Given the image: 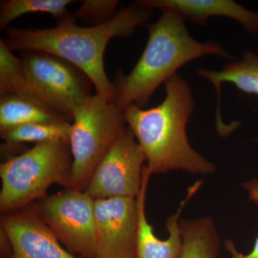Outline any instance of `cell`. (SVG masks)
Wrapping results in <instances>:
<instances>
[{
	"label": "cell",
	"mask_w": 258,
	"mask_h": 258,
	"mask_svg": "<svg viewBox=\"0 0 258 258\" xmlns=\"http://www.w3.org/2000/svg\"><path fill=\"white\" fill-rule=\"evenodd\" d=\"M161 12L157 21L148 27L147 45L138 62L128 75L118 71L113 82L114 103L123 111L131 106H148L157 88L191 61L207 55L235 59L220 42L197 41L177 12Z\"/></svg>",
	"instance_id": "obj_3"
},
{
	"label": "cell",
	"mask_w": 258,
	"mask_h": 258,
	"mask_svg": "<svg viewBox=\"0 0 258 258\" xmlns=\"http://www.w3.org/2000/svg\"><path fill=\"white\" fill-rule=\"evenodd\" d=\"M74 3L71 0H2L0 29L5 30L10 23L29 13H47L60 22L72 15L68 8Z\"/></svg>",
	"instance_id": "obj_18"
},
{
	"label": "cell",
	"mask_w": 258,
	"mask_h": 258,
	"mask_svg": "<svg viewBox=\"0 0 258 258\" xmlns=\"http://www.w3.org/2000/svg\"><path fill=\"white\" fill-rule=\"evenodd\" d=\"M182 248L178 258H217L220 237L212 218L180 220Z\"/></svg>",
	"instance_id": "obj_15"
},
{
	"label": "cell",
	"mask_w": 258,
	"mask_h": 258,
	"mask_svg": "<svg viewBox=\"0 0 258 258\" xmlns=\"http://www.w3.org/2000/svg\"><path fill=\"white\" fill-rule=\"evenodd\" d=\"M152 173L144 166L142 189L137 196L138 205V237L137 258H178L182 248V237L180 231V215L186 204L203 184L199 180L188 189L187 195L180 204L179 209L166 222L169 237L166 240L158 238L154 227L149 224L146 215V198L149 179Z\"/></svg>",
	"instance_id": "obj_11"
},
{
	"label": "cell",
	"mask_w": 258,
	"mask_h": 258,
	"mask_svg": "<svg viewBox=\"0 0 258 258\" xmlns=\"http://www.w3.org/2000/svg\"><path fill=\"white\" fill-rule=\"evenodd\" d=\"M73 157L69 142L35 144L0 165V211H17L47 196L52 184L71 189Z\"/></svg>",
	"instance_id": "obj_4"
},
{
	"label": "cell",
	"mask_w": 258,
	"mask_h": 258,
	"mask_svg": "<svg viewBox=\"0 0 258 258\" xmlns=\"http://www.w3.org/2000/svg\"><path fill=\"white\" fill-rule=\"evenodd\" d=\"M16 96L31 101L47 111L62 115L48 98L37 87L25 71L21 59L0 38V96Z\"/></svg>",
	"instance_id": "obj_13"
},
{
	"label": "cell",
	"mask_w": 258,
	"mask_h": 258,
	"mask_svg": "<svg viewBox=\"0 0 258 258\" xmlns=\"http://www.w3.org/2000/svg\"><path fill=\"white\" fill-rule=\"evenodd\" d=\"M153 10L137 2L120 8L110 21L96 26H79L74 16L58 22L54 28L4 30L5 44L12 51L46 52L69 61L85 73L96 93L114 103V85L105 70L104 55L112 39L128 37L152 18Z\"/></svg>",
	"instance_id": "obj_1"
},
{
	"label": "cell",
	"mask_w": 258,
	"mask_h": 258,
	"mask_svg": "<svg viewBox=\"0 0 258 258\" xmlns=\"http://www.w3.org/2000/svg\"><path fill=\"white\" fill-rule=\"evenodd\" d=\"M242 186L248 192L249 198L258 206V180L253 179L246 181ZM226 250L230 254V258H258V237L254 242L253 249L247 254L239 252L236 248L235 242L232 240H227L225 242Z\"/></svg>",
	"instance_id": "obj_20"
},
{
	"label": "cell",
	"mask_w": 258,
	"mask_h": 258,
	"mask_svg": "<svg viewBox=\"0 0 258 258\" xmlns=\"http://www.w3.org/2000/svg\"><path fill=\"white\" fill-rule=\"evenodd\" d=\"M1 228L9 239L12 252L3 258H83L64 249L37 215L35 203L3 214Z\"/></svg>",
	"instance_id": "obj_10"
},
{
	"label": "cell",
	"mask_w": 258,
	"mask_h": 258,
	"mask_svg": "<svg viewBox=\"0 0 258 258\" xmlns=\"http://www.w3.org/2000/svg\"><path fill=\"white\" fill-rule=\"evenodd\" d=\"M197 74L215 86L218 97L217 113L222 83H232L242 92L258 96V56L250 51L243 54L240 60L226 64L220 71L199 69Z\"/></svg>",
	"instance_id": "obj_14"
},
{
	"label": "cell",
	"mask_w": 258,
	"mask_h": 258,
	"mask_svg": "<svg viewBox=\"0 0 258 258\" xmlns=\"http://www.w3.org/2000/svg\"><path fill=\"white\" fill-rule=\"evenodd\" d=\"M96 258H137V198L95 200Z\"/></svg>",
	"instance_id": "obj_9"
},
{
	"label": "cell",
	"mask_w": 258,
	"mask_h": 258,
	"mask_svg": "<svg viewBox=\"0 0 258 258\" xmlns=\"http://www.w3.org/2000/svg\"><path fill=\"white\" fill-rule=\"evenodd\" d=\"M21 52L29 77L72 123L74 110L93 95V83L87 75L57 56L38 51Z\"/></svg>",
	"instance_id": "obj_7"
},
{
	"label": "cell",
	"mask_w": 258,
	"mask_h": 258,
	"mask_svg": "<svg viewBox=\"0 0 258 258\" xmlns=\"http://www.w3.org/2000/svg\"><path fill=\"white\" fill-rule=\"evenodd\" d=\"M166 96L149 109L131 106L123 111L129 128L142 148L152 174L184 170L195 174L215 172L216 166L189 144L186 126L195 108L189 83L179 74L165 83Z\"/></svg>",
	"instance_id": "obj_2"
},
{
	"label": "cell",
	"mask_w": 258,
	"mask_h": 258,
	"mask_svg": "<svg viewBox=\"0 0 258 258\" xmlns=\"http://www.w3.org/2000/svg\"><path fill=\"white\" fill-rule=\"evenodd\" d=\"M71 123H33L18 125L0 131L1 138L5 141V149L19 147L24 143L35 144L64 140L69 142Z\"/></svg>",
	"instance_id": "obj_17"
},
{
	"label": "cell",
	"mask_w": 258,
	"mask_h": 258,
	"mask_svg": "<svg viewBox=\"0 0 258 258\" xmlns=\"http://www.w3.org/2000/svg\"><path fill=\"white\" fill-rule=\"evenodd\" d=\"M139 5L150 10H171L185 20L205 25L209 18L233 19L252 35L258 34V13L244 8L233 0H138Z\"/></svg>",
	"instance_id": "obj_12"
},
{
	"label": "cell",
	"mask_w": 258,
	"mask_h": 258,
	"mask_svg": "<svg viewBox=\"0 0 258 258\" xmlns=\"http://www.w3.org/2000/svg\"><path fill=\"white\" fill-rule=\"evenodd\" d=\"M145 162L143 150L127 125L97 166L85 191L95 200L137 198L142 189Z\"/></svg>",
	"instance_id": "obj_8"
},
{
	"label": "cell",
	"mask_w": 258,
	"mask_h": 258,
	"mask_svg": "<svg viewBox=\"0 0 258 258\" xmlns=\"http://www.w3.org/2000/svg\"><path fill=\"white\" fill-rule=\"evenodd\" d=\"M126 128L123 111L98 93L74 110L69 139L71 189L86 190L97 166Z\"/></svg>",
	"instance_id": "obj_5"
},
{
	"label": "cell",
	"mask_w": 258,
	"mask_h": 258,
	"mask_svg": "<svg viewBox=\"0 0 258 258\" xmlns=\"http://www.w3.org/2000/svg\"><path fill=\"white\" fill-rule=\"evenodd\" d=\"M66 121L69 122L28 100L16 96H0V131L28 123Z\"/></svg>",
	"instance_id": "obj_16"
},
{
	"label": "cell",
	"mask_w": 258,
	"mask_h": 258,
	"mask_svg": "<svg viewBox=\"0 0 258 258\" xmlns=\"http://www.w3.org/2000/svg\"><path fill=\"white\" fill-rule=\"evenodd\" d=\"M118 0H84L73 14L87 26H96L110 21L118 13Z\"/></svg>",
	"instance_id": "obj_19"
},
{
	"label": "cell",
	"mask_w": 258,
	"mask_h": 258,
	"mask_svg": "<svg viewBox=\"0 0 258 258\" xmlns=\"http://www.w3.org/2000/svg\"><path fill=\"white\" fill-rule=\"evenodd\" d=\"M37 215L71 253L96 258L95 200L86 191L67 189L35 203Z\"/></svg>",
	"instance_id": "obj_6"
}]
</instances>
